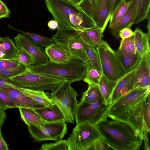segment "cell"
Here are the masks:
<instances>
[{
  "mask_svg": "<svg viewBox=\"0 0 150 150\" xmlns=\"http://www.w3.org/2000/svg\"><path fill=\"white\" fill-rule=\"evenodd\" d=\"M104 140L114 150L140 149L142 140L131 127L122 121L107 118L96 125Z\"/></svg>",
  "mask_w": 150,
  "mask_h": 150,
  "instance_id": "6da1fadb",
  "label": "cell"
},
{
  "mask_svg": "<svg viewBox=\"0 0 150 150\" xmlns=\"http://www.w3.org/2000/svg\"><path fill=\"white\" fill-rule=\"evenodd\" d=\"M58 28L83 31L96 27L77 6L64 0H45Z\"/></svg>",
  "mask_w": 150,
  "mask_h": 150,
  "instance_id": "7a4b0ae2",
  "label": "cell"
},
{
  "mask_svg": "<svg viewBox=\"0 0 150 150\" xmlns=\"http://www.w3.org/2000/svg\"><path fill=\"white\" fill-rule=\"evenodd\" d=\"M86 62L77 58L64 63H57L49 60L45 64L33 65L28 69L34 72L56 77L71 84L83 79Z\"/></svg>",
  "mask_w": 150,
  "mask_h": 150,
  "instance_id": "3957f363",
  "label": "cell"
},
{
  "mask_svg": "<svg viewBox=\"0 0 150 150\" xmlns=\"http://www.w3.org/2000/svg\"><path fill=\"white\" fill-rule=\"evenodd\" d=\"M47 94L53 103L61 110L66 122L74 124L75 113L78 104L76 99L78 94L71 84L64 81L52 93Z\"/></svg>",
  "mask_w": 150,
  "mask_h": 150,
  "instance_id": "277c9868",
  "label": "cell"
},
{
  "mask_svg": "<svg viewBox=\"0 0 150 150\" xmlns=\"http://www.w3.org/2000/svg\"><path fill=\"white\" fill-rule=\"evenodd\" d=\"M7 80L21 87L38 91L52 92L65 81L56 77L33 72L28 69Z\"/></svg>",
  "mask_w": 150,
  "mask_h": 150,
  "instance_id": "5b68a950",
  "label": "cell"
},
{
  "mask_svg": "<svg viewBox=\"0 0 150 150\" xmlns=\"http://www.w3.org/2000/svg\"><path fill=\"white\" fill-rule=\"evenodd\" d=\"M76 124L67 140L68 150H90L96 141L103 138L96 125L88 122Z\"/></svg>",
  "mask_w": 150,
  "mask_h": 150,
  "instance_id": "8992f818",
  "label": "cell"
},
{
  "mask_svg": "<svg viewBox=\"0 0 150 150\" xmlns=\"http://www.w3.org/2000/svg\"><path fill=\"white\" fill-rule=\"evenodd\" d=\"M99 57L102 74L108 79L117 81L125 74L118 55L105 41L96 47Z\"/></svg>",
  "mask_w": 150,
  "mask_h": 150,
  "instance_id": "52a82bcc",
  "label": "cell"
},
{
  "mask_svg": "<svg viewBox=\"0 0 150 150\" xmlns=\"http://www.w3.org/2000/svg\"><path fill=\"white\" fill-rule=\"evenodd\" d=\"M77 7L104 32L111 16L109 0H81Z\"/></svg>",
  "mask_w": 150,
  "mask_h": 150,
  "instance_id": "ba28073f",
  "label": "cell"
},
{
  "mask_svg": "<svg viewBox=\"0 0 150 150\" xmlns=\"http://www.w3.org/2000/svg\"><path fill=\"white\" fill-rule=\"evenodd\" d=\"M148 95L125 110L109 115L107 117L127 124L133 128L143 140L144 129V114Z\"/></svg>",
  "mask_w": 150,
  "mask_h": 150,
  "instance_id": "9c48e42d",
  "label": "cell"
},
{
  "mask_svg": "<svg viewBox=\"0 0 150 150\" xmlns=\"http://www.w3.org/2000/svg\"><path fill=\"white\" fill-rule=\"evenodd\" d=\"M28 132L36 141H57L67 134V126L65 121L48 122L41 125H27Z\"/></svg>",
  "mask_w": 150,
  "mask_h": 150,
  "instance_id": "30bf717a",
  "label": "cell"
},
{
  "mask_svg": "<svg viewBox=\"0 0 150 150\" xmlns=\"http://www.w3.org/2000/svg\"><path fill=\"white\" fill-rule=\"evenodd\" d=\"M107 108L104 99L90 103L80 101L75 113L76 122V123L88 122L96 125L101 120L107 118Z\"/></svg>",
  "mask_w": 150,
  "mask_h": 150,
  "instance_id": "8fae6325",
  "label": "cell"
},
{
  "mask_svg": "<svg viewBox=\"0 0 150 150\" xmlns=\"http://www.w3.org/2000/svg\"><path fill=\"white\" fill-rule=\"evenodd\" d=\"M52 38L55 43L64 47L74 57L86 62L88 60L78 31L57 28Z\"/></svg>",
  "mask_w": 150,
  "mask_h": 150,
  "instance_id": "7c38bea8",
  "label": "cell"
},
{
  "mask_svg": "<svg viewBox=\"0 0 150 150\" xmlns=\"http://www.w3.org/2000/svg\"><path fill=\"white\" fill-rule=\"evenodd\" d=\"M150 93V87L134 88L108 107L107 116L121 112L138 103Z\"/></svg>",
  "mask_w": 150,
  "mask_h": 150,
  "instance_id": "4fadbf2b",
  "label": "cell"
},
{
  "mask_svg": "<svg viewBox=\"0 0 150 150\" xmlns=\"http://www.w3.org/2000/svg\"><path fill=\"white\" fill-rule=\"evenodd\" d=\"M14 40L17 46L23 49L33 58L36 62L35 64H45L50 60L45 50L28 36L18 33Z\"/></svg>",
  "mask_w": 150,
  "mask_h": 150,
  "instance_id": "5bb4252c",
  "label": "cell"
},
{
  "mask_svg": "<svg viewBox=\"0 0 150 150\" xmlns=\"http://www.w3.org/2000/svg\"><path fill=\"white\" fill-rule=\"evenodd\" d=\"M134 79V88L150 87V52L141 56L135 69Z\"/></svg>",
  "mask_w": 150,
  "mask_h": 150,
  "instance_id": "9a60e30c",
  "label": "cell"
},
{
  "mask_svg": "<svg viewBox=\"0 0 150 150\" xmlns=\"http://www.w3.org/2000/svg\"><path fill=\"white\" fill-rule=\"evenodd\" d=\"M137 11V5L134 3L131 2L125 15L115 23L109 25L108 28L110 32L116 39H118L120 38L119 33L121 30L125 28L131 27L136 18Z\"/></svg>",
  "mask_w": 150,
  "mask_h": 150,
  "instance_id": "2e32d148",
  "label": "cell"
},
{
  "mask_svg": "<svg viewBox=\"0 0 150 150\" xmlns=\"http://www.w3.org/2000/svg\"><path fill=\"white\" fill-rule=\"evenodd\" d=\"M134 73L135 69L125 74L117 81L111 95L109 105L134 88Z\"/></svg>",
  "mask_w": 150,
  "mask_h": 150,
  "instance_id": "e0dca14e",
  "label": "cell"
},
{
  "mask_svg": "<svg viewBox=\"0 0 150 150\" xmlns=\"http://www.w3.org/2000/svg\"><path fill=\"white\" fill-rule=\"evenodd\" d=\"M45 50L50 60L55 63H65L76 58L64 47L55 42L45 47Z\"/></svg>",
  "mask_w": 150,
  "mask_h": 150,
  "instance_id": "ac0fdd59",
  "label": "cell"
},
{
  "mask_svg": "<svg viewBox=\"0 0 150 150\" xmlns=\"http://www.w3.org/2000/svg\"><path fill=\"white\" fill-rule=\"evenodd\" d=\"M0 89L6 93L19 107L34 109L45 106L35 102L16 88H6Z\"/></svg>",
  "mask_w": 150,
  "mask_h": 150,
  "instance_id": "d6986e66",
  "label": "cell"
},
{
  "mask_svg": "<svg viewBox=\"0 0 150 150\" xmlns=\"http://www.w3.org/2000/svg\"><path fill=\"white\" fill-rule=\"evenodd\" d=\"M44 120L48 122H66L64 117L55 104L34 109Z\"/></svg>",
  "mask_w": 150,
  "mask_h": 150,
  "instance_id": "ffe728a7",
  "label": "cell"
},
{
  "mask_svg": "<svg viewBox=\"0 0 150 150\" xmlns=\"http://www.w3.org/2000/svg\"><path fill=\"white\" fill-rule=\"evenodd\" d=\"M80 39L86 44L96 47L102 42L103 32L95 28L83 31H78Z\"/></svg>",
  "mask_w": 150,
  "mask_h": 150,
  "instance_id": "44dd1931",
  "label": "cell"
},
{
  "mask_svg": "<svg viewBox=\"0 0 150 150\" xmlns=\"http://www.w3.org/2000/svg\"><path fill=\"white\" fill-rule=\"evenodd\" d=\"M134 32V44L137 53L142 56L150 52V32L145 33L139 27Z\"/></svg>",
  "mask_w": 150,
  "mask_h": 150,
  "instance_id": "7402d4cb",
  "label": "cell"
},
{
  "mask_svg": "<svg viewBox=\"0 0 150 150\" xmlns=\"http://www.w3.org/2000/svg\"><path fill=\"white\" fill-rule=\"evenodd\" d=\"M16 88L35 102L44 106H51L53 104L44 91L33 90L19 86Z\"/></svg>",
  "mask_w": 150,
  "mask_h": 150,
  "instance_id": "603a6c76",
  "label": "cell"
},
{
  "mask_svg": "<svg viewBox=\"0 0 150 150\" xmlns=\"http://www.w3.org/2000/svg\"><path fill=\"white\" fill-rule=\"evenodd\" d=\"M18 109L21 119L27 125H39L47 122L33 109L21 107Z\"/></svg>",
  "mask_w": 150,
  "mask_h": 150,
  "instance_id": "cb8c5ba5",
  "label": "cell"
},
{
  "mask_svg": "<svg viewBox=\"0 0 150 150\" xmlns=\"http://www.w3.org/2000/svg\"><path fill=\"white\" fill-rule=\"evenodd\" d=\"M117 82L108 79L102 74L98 84L107 108L110 105L111 95Z\"/></svg>",
  "mask_w": 150,
  "mask_h": 150,
  "instance_id": "d4e9b609",
  "label": "cell"
},
{
  "mask_svg": "<svg viewBox=\"0 0 150 150\" xmlns=\"http://www.w3.org/2000/svg\"><path fill=\"white\" fill-rule=\"evenodd\" d=\"M126 2H132L137 6V13L133 24H137L150 17V0H125Z\"/></svg>",
  "mask_w": 150,
  "mask_h": 150,
  "instance_id": "484cf974",
  "label": "cell"
},
{
  "mask_svg": "<svg viewBox=\"0 0 150 150\" xmlns=\"http://www.w3.org/2000/svg\"><path fill=\"white\" fill-rule=\"evenodd\" d=\"M8 25L9 28L28 36L34 42L41 47L45 48L55 43L52 38H50L36 33L23 31L8 24Z\"/></svg>",
  "mask_w": 150,
  "mask_h": 150,
  "instance_id": "4316f807",
  "label": "cell"
},
{
  "mask_svg": "<svg viewBox=\"0 0 150 150\" xmlns=\"http://www.w3.org/2000/svg\"><path fill=\"white\" fill-rule=\"evenodd\" d=\"M134 35L127 38L122 39L117 52L118 55L122 57L130 56L136 54L134 41Z\"/></svg>",
  "mask_w": 150,
  "mask_h": 150,
  "instance_id": "83f0119b",
  "label": "cell"
},
{
  "mask_svg": "<svg viewBox=\"0 0 150 150\" xmlns=\"http://www.w3.org/2000/svg\"><path fill=\"white\" fill-rule=\"evenodd\" d=\"M87 89L83 92L80 101L90 103L104 99L98 84L88 85Z\"/></svg>",
  "mask_w": 150,
  "mask_h": 150,
  "instance_id": "f1b7e54d",
  "label": "cell"
},
{
  "mask_svg": "<svg viewBox=\"0 0 150 150\" xmlns=\"http://www.w3.org/2000/svg\"><path fill=\"white\" fill-rule=\"evenodd\" d=\"M81 40L86 55L91 65L102 73L100 58L96 47L89 45L81 39Z\"/></svg>",
  "mask_w": 150,
  "mask_h": 150,
  "instance_id": "f546056e",
  "label": "cell"
},
{
  "mask_svg": "<svg viewBox=\"0 0 150 150\" xmlns=\"http://www.w3.org/2000/svg\"><path fill=\"white\" fill-rule=\"evenodd\" d=\"M118 55L125 74L136 68L140 62L141 57V56L137 53L126 57Z\"/></svg>",
  "mask_w": 150,
  "mask_h": 150,
  "instance_id": "4dcf8cb0",
  "label": "cell"
},
{
  "mask_svg": "<svg viewBox=\"0 0 150 150\" xmlns=\"http://www.w3.org/2000/svg\"><path fill=\"white\" fill-rule=\"evenodd\" d=\"M102 73L93 67L89 61L86 62V68L83 81L88 85L98 84L101 78Z\"/></svg>",
  "mask_w": 150,
  "mask_h": 150,
  "instance_id": "1f68e13d",
  "label": "cell"
},
{
  "mask_svg": "<svg viewBox=\"0 0 150 150\" xmlns=\"http://www.w3.org/2000/svg\"><path fill=\"white\" fill-rule=\"evenodd\" d=\"M0 42L3 45L4 49V59L16 58L17 47L13 40L9 37L1 38Z\"/></svg>",
  "mask_w": 150,
  "mask_h": 150,
  "instance_id": "d6a6232c",
  "label": "cell"
},
{
  "mask_svg": "<svg viewBox=\"0 0 150 150\" xmlns=\"http://www.w3.org/2000/svg\"><path fill=\"white\" fill-rule=\"evenodd\" d=\"M17 47L16 58L22 64L28 69L30 66L36 64L34 59L29 54L21 47Z\"/></svg>",
  "mask_w": 150,
  "mask_h": 150,
  "instance_id": "836d02e7",
  "label": "cell"
},
{
  "mask_svg": "<svg viewBox=\"0 0 150 150\" xmlns=\"http://www.w3.org/2000/svg\"><path fill=\"white\" fill-rule=\"evenodd\" d=\"M27 69L21 64L17 67L0 70V79L7 80L24 72Z\"/></svg>",
  "mask_w": 150,
  "mask_h": 150,
  "instance_id": "e575fe53",
  "label": "cell"
},
{
  "mask_svg": "<svg viewBox=\"0 0 150 150\" xmlns=\"http://www.w3.org/2000/svg\"><path fill=\"white\" fill-rule=\"evenodd\" d=\"M131 2L124 1L117 7L110 16L109 25L115 23L125 15L127 11Z\"/></svg>",
  "mask_w": 150,
  "mask_h": 150,
  "instance_id": "d590c367",
  "label": "cell"
},
{
  "mask_svg": "<svg viewBox=\"0 0 150 150\" xmlns=\"http://www.w3.org/2000/svg\"><path fill=\"white\" fill-rule=\"evenodd\" d=\"M40 150H68V149L67 140L60 139L55 142L43 144Z\"/></svg>",
  "mask_w": 150,
  "mask_h": 150,
  "instance_id": "8d00e7d4",
  "label": "cell"
},
{
  "mask_svg": "<svg viewBox=\"0 0 150 150\" xmlns=\"http://www.w3.org/2000/svg\"><path fill=\"white\" fill-rule=\"evenodd\" d=\"M0 106L5 110L8 109L19 108L16 103L0 88Z\"/></svg>",
  "mask_w": 150,
  "mask_h": 150,
  "instance_id": "74e56055",
  "label": "cell"
},
{
  "mask_svg": "<svg viewBox=\"0 0 150 150\" xmlns=\"http://www.w3.org/2000/svg\"><path fill=\"white\" fill-rule=\"evenodd\" d=\"M144 114V128L147 133L150 131V96L149 94L147 99Z\"/></svg>",
  "mask_w": 150,
  "mask_h": 150,
  "instance_id": "f35d334b",
  "label": "cell"
},
{
  "mask_svg": "<svg viewBox=\"0 0 150 150\" xmlns=\"http://www.w3.org/2000/svg\"><path fill=\"white\" fill-rule=\"evenodd\" d=\"M21 64L17 58L0 59V70L15 67Z\"/></svg>",
  "mask_w": 150,
  "mask_h": 150,
  "instance_id": "ab89813d",
  "label": "cell"
},
{
  "mask_svg": "<svg viewBox=\"0 0 150 150\" xmlns=\"http://www.w3.org/2000/svg\"><path fill=\"white\" fill-rule=\"evenodd\" d=\"M90 150L114 149L107 143L103 138H101L96 141L91 147Z\"/></svg>",
  "mask_w": 150,
  "mask_h": 150,
  "instance_id": "60d3db41",
  "label": "cell"
},
{
  "mask_svg": "<svg viewBox=\"0 0 150 150\" xmlns=\"http://www.w3.org/2000/svg\"><path fill=\"white\" fill-rule=\"evenodd\" d=\"M11 12L5 4L0 0V19L4 18H9Z\"/></svg>",
  "mask_w": 150,
  "mask_h": 150,
  "instance_id": "b9f144b4",
  "label": "cell"
},
{
  "mask_svg": "<svg viewBox=\"0 0 150 150\" xmlns=\"http://www.w3.org/2000/svg\"><path fill=\"white\" fill-rule=\"evenodd\" d=\"M131 27L125 28L121 30L119 32V36L122 39L129 38L134 35V32L131 29Z\"/></svg>",
  "mask_w": 150,
  "mask_h": 150,
  "instance_id": "7bdbcfd3",
  "label": "cell"
},
{
  "mask_svg": "<svg viewBox=\"0 0 150 150\" xmlns=\"http://www.w3.org/2000/svg\"><path fill=\"white\" fill-rule=\"evenodd\" d=\"M124 1L125 0H109L110 16L117 7Z\"/></svg>",
  "mask_w": 150,
  "mask_h": 150,
  "instance_id": "ee69618b",
  "label": "cell"
},
{
  "mask_svg": "<svg viewBox=\"0 0 150 150\" xmlns=\"http://www.w3.org/2000/svg\"><path fill=\"white\" fill-rule=\"evenodd\" d=\"M18 86L6 79H0V88H16Z\"/></svg>",
  "mask_w": 150,
  "mask_h": 150,
  "instance_id": "f6af8a7d",
  "label": "cell"
},
{
  "mask_svg": "<svg viewBox=\"0 0 150 150\" xmlns=\"http://www.w3.org/2000/svg\"><path fill=\"white\" fill-rule=\"evenodd\" d=\"M7 144L4 140L0 129V150H9Z\"/></svg>",
  "mask_w": 150,
  "mask_h": 150,
  "instance_id": "bcb514c9",
  "label": "cell"
},
{
  "mask_svg": "<svg viewBox=\"0 0 150 150\" xmlns=\"http://www.w3.org/2000/svg\"><path fill=\"white\" fill-rule=\"evenodd\" d=\"M6 116L5 110L0 106V129L2 127Z\"/></svg>",
  "mask_w": 150,
  "mask_h": 150,
  "instance_id": "7dc6e473",
  "label": "cell"
},
{
  "mask_svg": "<svg viewBox=\"0 0 150 150\" xmlns=\"http://www.w3.org/2000/svg\"><path fill=\"white\" fill-rule=\"evenodd\" d=\"M143 140H144V149L145 150H150V146L149 144L147 132H146L145 128L144 130Z\"/></svg>",
  "mask_w": 150,
  "mask_h": 150,
  "instance_id": "c3c4849f",
  "label": "cell"
},
{
  "mask_svg": "<svg viewBox=\"0 0 150 150\" xmlns=\"http://www.w3.org/2000/svg\"><path fill=\"white\" fill-rule=\"evenodd\" d=\"M47 25L49 28L52 30H55L57 29L58 26L57 22L54 20L50 21L47 23Z\"/></svg>",
  "mask_w": 150,
  "mask_h": 150,
  "instance_id": "681fc988",
  "label": "cell"
},
{
  "mask_svg": "<svg viewBox=\"0 0 150 150\" xmlns=\"http://www.w3.org/2000/svg\"><path fill=\"white\" fill-rule=\"evenodd\" d=\"M77 6L81 0H64Z\"/></svg>",
  "mask_w": 150,
  "mask_h": 150,
  "instance_id": "f907efd6",
  "label": "cell"
},
{
  "mask_svg": "<svg viewBox=\"0 0 150 150\" xmlns=\"http://www.w3.org/2000/svg\"><path fill=\"white\" fill-rule=\"evenodd\" d=\"M4 52L0 51V59H4Z\"/></svg>",
  "mask_w": 150,
  "mask_h": 150,
  "instance_id": "816d5d0a",
  "label": "cell"
},
{
  "mask_svg": "<svg viewBox=\"0 0 150 150\" xmlns=\"http://www.w3.org/2000/svg\"><path fill=\"white\" fill-rule=\"evenodd\" d=\"M0 51L4 52V49L3 45L0 42Z\"/></svg>",
  "mask_w": 150,
  "mask_h": 150,
  "instance_id": "f5cc1de1",
  "label": "cell"
}]
</instances>
